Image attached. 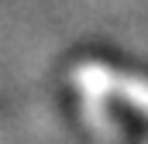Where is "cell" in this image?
I'll list each match as a JSON object with an SVG mask.
<instances>
[{
  "label": "cell",
  "mask_w": 148,
  "mask_h": 144,
  "mask_svg": "<svg viewBox=\"0 0 148 144\" xmlns=\"http://www.w3.org/2000/svg\"><path fill=\"white\" fill-rule=\"evenodd\" d=\"M79 82L90 93H114V96L127 100L131 107L148 113V82L138 75H124V72H114L107 65H86V69H79Z\"/></svg>",
  "instance_id": "1"
}]
</instances>
